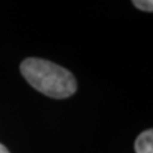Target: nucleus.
Returning a JSON list of instances; mask_svg holds the SVG:
<instances>
[{"instance_id":"20e7f679","label":"nucleus","mask_w":153,"mask_h":153,"mask_svg":"<svg viewBox=\"0 0 153 153\" xmlns=\"http://www.w3.org/2000/svg\"><path fill=\"white\" fill-rule=\"evenodd\" d=\"M0 153H10V152L7 149V147H5V146H3L1 143H0Z\"/></svg>"},{"instance_id":"7ed1b4c3","label":"nucleus","mask_w":153,"mask_h":153,"mask_svg":"<svg viewBox=\"0 0 153 153\" xmlns=\"http://www.w3.org/2000/svg\"><path fill=\"white\" fill-rule=\"evenodd\" d=\"M133 4L140 10L153 12V0H134Z\"/></svg>"},{"instance_id":"f03ea898","label":"nucleus","mask_w":153,"mask_h":153,"mask_svg":"<svg viewBox=\"0 0 153 153\" xmlns=\"http://www.w3.org/2000/svg\"><path fill=\"white\" fill-rule=\"evenodd\" d=\"M135 153H153V129L142 131L134 144Z\"/></svg>"},{"instance_id":"f257e3e1","label":"nucleus","mask_w":153,"mask_h":153,"mask_svg":"<svg viewBox=\"0 0 153 153\" xmlns=\"http://www.w3.org/2000/svg\"><path fill=\"white\" fill-rule=\"evenodd\" d=\"M21 73L36 91L52 98H68L76 91L74 75L49 60L28 57L22 61Z\"/></svg>"}]
</instances>
